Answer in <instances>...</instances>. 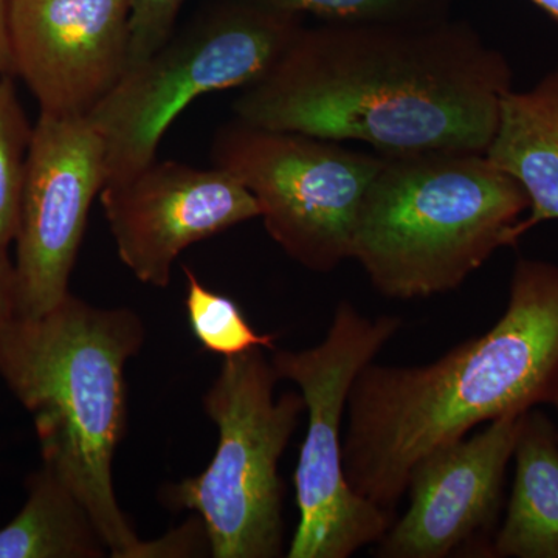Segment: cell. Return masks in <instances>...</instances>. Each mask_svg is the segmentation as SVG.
<instances>
[{"mask_svg":"<svg viewBox=\"0 0 558 558\" xmlns=\"http://www.w3.org/2000/svg\"><path fill=\"white\" fill-rule=\"evenodd\" d=\"M512 84L505 54L462 22H329L301 28L233 109L253 126L362 142L380 156L486 153Z\"/></svg>","mask_w":558,"mask_h":558,"instance_id":"obj_1","label":"cell"},{"mask_svg":"<svg viewBox=\"0 0 558 558\" xmlns=\"http://www.w3.org/2000/svg\"><path fill=\"white\" fill-rule=\"evenodd\" d=\"M558 385V264L521 258L508 306L486 333L418 366L377 365L349 395V486L396 513L414 464L508 414L549 405Z\"/></svg>","mask_w":558,"mask_h":558,"instance_id":"obj_2","label":"cell"},{"mask_svg":"<svg viewBox=\"0 0 558 558\" xmlns=\"http://www.w3.org/2000/svg\"><path fill=\"white\" fill-rule=\"evenodd\" d=\"M145 336L134 311L92 306L70 292L39 317L0 319V377L32 414L44 464L89 510L113 558H131L140 543L112 465L126 429L124 368Z\"/></svg>","mask_w":558,"mask_h":558,"instance_id":"obj_3","label":"cell"},{"mask_svg":"<svg viewBox=\"0 0 558 558\" xmlns=\"http://www.w3.org/2000/svg\"><path fill=\"white\" fill-rule=\"evenodd\" d=\"M527 209L520 183L484 153L385 156L360 208L351 259L387 299L449 293L517 244Z\"/></svg>","mask_w":558,"mask_h":558,"instance_id":"obj_4","label":"cell"},{"mask_svg":"<svg viewBox=\"0 0 558 558\" xmlns=\"http://www.w3.org/2000/svg\"><path fill=\"white\" fill-rule=\"evenodd\" d=\"M278 376L260 352L226 359L204 398L219 432L218 449L201 475L163 492L174 509L193 510L215 558H277L284 550L278 464L301 416V392L275 398Z\"/></svg>","mask_w":558,"mask_h":558,"instance_id":"obj_5","label":"cell"},{"mask_svg":"<svg viewBox=\"0 0 558 558\" xmlns=\"http://www.w3.org/2000/svg\"><path fill=\"white\" fill-rule=\"evenodd\" d=\"M400 328L396 315L371 318L344 300L322 343L271 355L278 379L299 387L310 418L293 475L300 520L288 558H349L376 545L395 523L396 513L349 486L341 427L352 385Z\"/></svg>","mask_w":558,"mask_h":558,"instance_id":"obj_6","label":"cell"},{"mask_svg":"<svg viewBox=\"0 0 558 558\" xmlns=\"http://www.w3.org/2000/svg\"><path fill=\"white\" fill-rule=\"evenodd\" d=\"M299 14L248 0L172 35L131 65L87 117L106 143L108 180L156 160L165 132L191 102L263 78L301 32Z\"/></svg>","mask_w":558,"mask_h":558,"instance_id":"obj_7","label":"cell"},{"mask_svg":"<svg viewBox=\"0 0 558 558\" xmlns=\"http://www.w3.org/2000/svg\"><path fill=\"white\" fill-rule=\"evenodd\" d=\"M211 157L253 194L290 258L318 274L352 258L360 208L385 156L234 119L216 134Z\"/></svg>","mask_w":558,"mask_h":558,"instance_id":"obj_8","label":"cell"},{"mask_svg":"<svg viewBox=\"0 0 558 558\" xmlns=\"http://www.w3.org/2000/svg\"><path fill=\"white\" fill-rule=\"evenodd\" d=\"M106 180V143L92 121L40 112L14 240L16 315L39 317L68 295L90 207Z\"/></svg>","mask_w":558,"mask_h":558,"instance_id":"obj_9","label":"cell"},{"mask_svg":"<svg viewBox=\"0 0 558 558\" xmlns=\"http://www.w3.org/2000/svg\"><path fill=\"white\" fill-rule=\"evenodd\" d=\"M524 413L488 422L418 459L407 483L409 509L376 543L374 556L490 557Z\"/></svg>","mask_w":558,"mask_h":558,"instance_id":"obj_10","label":"cell"},{"mask_svg":"<svg viewBox=\"0 0 558 558\" xmlns=\"http://www.w3.org/2000/svg\"><path fill=\"white\" fill-rule=\"evenodd\" d=\"M100 197L120 259L138 281L160 289L183 250L259 218L255 197L229 172L172 160L106 183Z\"/></svg>","mask_w":558,"mask_h":558,"instance_id":"obj_11","label":"cell"},{"mask_svg":"<svg viewBox=\"0 0 558 558\" xmlns=\"http://www.w3.org/2000/svg\"><path fill=\"white\" fill-rule=\"evenodd\" d=\"M131 0H10L11 68L40 112L89 117L130 68Z\"/></svg>","mask_w":558,"mask_h":558,"instance_id":"obj_12","label":"cell"},{"mask_svg":"<svg viewBox=\"0 0 558 558\" xmlns=\"http://www.w3.org/2000/svg\"><path fill=\"white\" fill-rule=\"evenodd\" d=\"M487 159L508 172L529 199L519 238L558 219V65L531 89H510L499 105Z\"/></svg>","mask_w":558,"mask_h":558,"instance_id":"obj_13","label":"cell"},{"mask_svg":"<svg viewBox=\"0 0 558 558\" xmlns=\"http://www.w3.org/2000/svg\"><path fill=\"white\" fill-rule=\"evenodd\" d=\"M513 483L492 558H558V439L556 421L526 411L513 449Z\"/></svg>","mask_w":558,"mask_h":558,"instance_id":"obj_14","label":"cell"},{"mask_svg":"<svg viewBox=\"0 0 558 558\" xmlns=\"http://www.w3.org/2000/svg\"><path fill=\"white\" fill-rule=\"evenodd\" d=\"M27 490L24 508L0 529V558L110 556L94 517L50 465L33 473Z\"/></svg>","mask_w":558,"mask_h":558,"instance_id":"obj_15","label":"cell"},{"mask_svg":"<svg viewBox=\"0 0 558 558\" xmlns=\"http://www.w3.org/2000/svg\"><path fill=\"white\" fill-rule=\"evenodd\" d=\"M32 132L13 78L0 76V255L16 240Z\"/></svg>","mask_w":558,"mask_h":558,"instance_id":"obj_16","label":"cell"},{"mask_svg":"<svg viewBox=\"0 0 558 558\" xmlns=\"http://www.w3.org/2000/svg\"><path fill=\"white\" fill-rule=\"evenodd\" d=\"M189 279L185 306L191 330L197 341L223 359L244 354L250 349L275 348L277 337L258 333L242 314L236 301L205 288L189 267L183 269Z\"/></svg>","mask_w":558,"mask_h":558,"instance_id":"obj_17","label":"cell"},{"mask_svg":"<svg viewBox=\"0 0 558 558\" xmlns=\"http://www.w3.org/2000/svg\"><path fill=\"white\" fill-rule=\"evenodd\" d=\"M288 13L329 22L421 21L446 17L450 0H258Z\"/></svg>","mask_w":558,"mask_h":558,"instance_id":"obj_18","label":"cell"},{"mask_svg":"<svg viewBox=\"0 0 558 558\" xmlns=\"http://www.w3.org/2000/svg\"><path fill=\"white\" fill-rule=\"evenodd\" d=\"M183 0H131L130 68L167 43Z\"/></svg>","mask_w":558,"mask_h":558,"instance_id":"obj_19","label":"cell"},{"mask_svg":"<svg viewBox=\"0 0 558 558\" xmlns=\"http://www.w3.org/2000/svg\"><path fill=\"white\" fill-rule=\"evenodd\" d=\"M211 557V542L204 521L190 519L186 524L157 539H140L131 558Z\"/></svg>","mask_w":558,"mask_h":558,"instance_id":"obj_20","label":"cell"},{"mask_svg":"<svg viewBox=\"0 0 558 558\" xmlns=\"http://www.w3.org/2000/svg\"><path fill=\"white\" fill-rule=\"evenodd\" d=\"M16 314V271L9 253L0 255V319Z\"/></svg>","mask_w":558,"mask_h":558,"instance_id":"obj_21","label":"cell"},{"mask_svg":"<svg viewBox=\"0 0 558 558\" xmlns=\"http://www.w3.org/2000/svg\"><path fill=\"white\" fill-rule=\"evenodd\" d=\"M10 0H0V76L11 75V50L9 33Z\"/></svg>","mask_w":558,"mask_h":558,"instance_id":"obj_22","label":"cell"},{"mask_svg":"<svg viewBox=\"0 0 558 558\" xmlns=\"http://www.w3.org/2000/svg\"><path fill=\"white\" fill-rule=\"evenodd\" d=\"M529 2L537 5L539 10L545 11L549 17H553L554 21L558 24V0H529Z\"/></svg>","mask_w":558,"mask_h":558,"instance_id":"obj_23","label":"cell"},{"mask_svg":"<svg viewBox=\"0 0 558 558\" xmlns=\"http://www.w3.org/2000/svg\"><path fill=\"white\" fill-rule=\"evenodd\" d=\"M549 405L553 407L554 410H556V414H557L556 429H557V439H558V385L556 388V392H554L553 400H550Z\"/></svg>","mask_w":558,"mask_h":558,"instance_id":"obj_24","label":"cell"}]
</instances>
